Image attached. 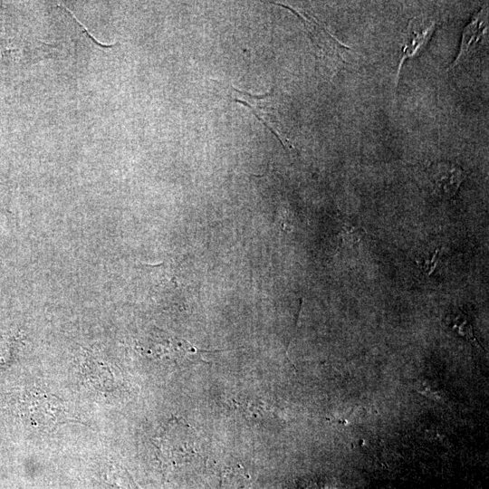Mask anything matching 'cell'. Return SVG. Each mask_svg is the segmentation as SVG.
<instances>
[{"label": "cell", "mask_w": 489, "mask_h": 489, "mask_svg": "<svg viewBox=\"0 0 489 489\" xmlns=\"http://www.w3.org/2000/svg\"><path fill=\"white\" fill-rule=\"evenodd\" d=\"M116 478L120 481L121 489H139L130 475L122 467H118L115 472Z\"/></svg>", "instance_id": "9"}, {"label": "cell", "mask_w": 489, "mask_h": 489, "mask_svg": "<svg viewBox=\"0 0 489 489\" xmlns=\"http://www.w3.org/2000/svg\"><path fill=\"white\" fill-rule=\"evenodd\" d=\"M488 33V5H484L463 30L458 55L447 71L469 59L484 43Z\"/></svg>", "instance_id": "4"}, {"label": "cell", "mask_w": 489, "mask_h": 489, "mask_svg": "<svg viewBox=\"0 0 489 489\" xmlns=\"http://www.w3.org/2000/svg\"><path fill=\"white\" fill-rule=\"evenodd\" d=\"M187 434V428L180 426L179 421L173 420L156 437L154 445L163 462L176 464L185 459L187 455L195 454V451L189 450L192 442L187 441L190 436Z\"/></svg>", "instance_id": "2"}, {"label": "cell", "mask_w": 489, "mask_h": 489, "mask_svg": "<svg viewBox=\"0 0 489 489\" xmlns=\"http://www.w3.org/2000/svg\"><path fill=\"white\" fill-rule=\"evenodd\" d=\"M446 325L454 331H455L457 335L463 337L475 346L483 349L482 345L479 343V341L475 336L474 329L471 322L465 314L459 313L447 317Z\"/></svg>", "instance_id": "7"}, {"label": "cell", "mask_w": 489, "mask_h": 489, "mask_svg": "<svg viewBox=\"0 0 489 489\" xmlns=\"http://www.w3.org/2000/svg\"><path fill=\"white\" fill-rule=\"evenodd\" d=\"M252 477L243 471L230 469L220 477L219 489H251Z\"/></svg>", "instance_id": "8"}, {"label": "cell", "mask_w": 489, "mask_h": 489, "mask_svg": "<svg viewBox=\"0 0 489 489\" xmlns=\"http://www.w3.org/2000/svg\"><path fill=\"white\" fill-rule=\"evenodd\" d=\"M234 100L248 107L257 119L267 127L285 148H292L288 139L278 129L273 109V91L263 96H254L232 87Z\"/></svg>", "instance_id": "3"}, {"label": "cell", "mask_w": 489, "mask_h": 489, "mask_svg": "<svg viewBox=\"0 0 489 489\" xmlns=\"http://www.w3.org/2000/svg\"><path fill=\"white\" fill-rule=\"evenodd\" d=\"M438 251H439L438 249L436 250L433 256L431 258L426 259L422 264V267L425 270V272L427 273V275H430L436 268V263L437 259Z\"/></svg>", "instance_id": "10"}, {"label": "cell", "mask_w": 489, "mask_h": 489, "mask_svg": "<svg viewBox=\"0 0 489 489\" xmlns=\"http://www.w3.org/2000/svg\"><path fill=\"white\" fill-rule=\"evenodd\" d=\"M428 177L440 197H454L465 179L464 170L452 162L433 163L428 168Z\"/></svg>", "instance_id": "6"}, {"label": "cell", "mask_w": 489, "mask_h": 489, "mask_svg": "<svg viewBox=\"0 0 489 489\" xmlns=\"http://www.w3.org/2000/svg\"><path fill=\"white\" fill-rule=\"evenodd\" d=\"M20 409L31 426L42 430L52 429L57 425L74 420L57 397L41 389L26 392Z\"/></svg>", "instance_id": "1"}, {"label": "cell", "mask_w": 489, "mask_h": 489, "mask_svg": "<svg viewBox=\"0 0 489 489\" xmlns=\"http://www.w3.org/2000/svg\"><path fill=\"white\" fill-rule=\"evenodd\" d=\"M436 24L434 19L422 16L415 17L409 21L404 37L396 82H398L399 72L405 60L414 58L420 53L431 38Z\"/></svg>", "instance_id": "5"}]
</instances>
